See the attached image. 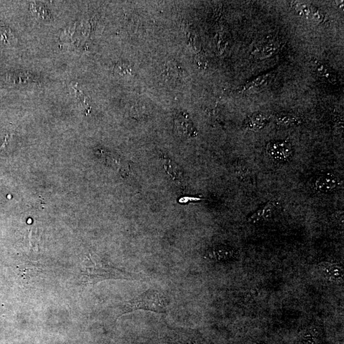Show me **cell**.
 <instances>
[{
    "label": "cell",
    "mask_w": 344,
    "mask_h": 344,
    "mask_svg": "<svg viewBox=\"0 0 344 344\" xmlns=\"http://www.w3.org/2000/svg\"><path fill=\"white\" fill-rule=\"evenodd\" d=\"M168 305V300L162 292L150 289L130 301L126 302L122 306L121 315L138 310H149L160 314L166 313Z\"/></svg>",
    "instance_id": "1"
},
{
    "label": "cell",
    "mask_w": 344,
    "mask_h": 344,
    "mask_svg": "<svg viewBox=\"0 0 344 344\" xmlns=\"http://www.w3.org/2000/svg\"><path fill=\"white\" fill-rule=\"evenodd\" d=\"M266 150L268 155L277 162H287L293 155L291 144L285 141L272 142L268 143Z\"/></svg>",
    "instance_id": "2"
},
{
    "label": "cell",
    "mask_w": 344,
    "mask_h": 344,
    "mask_svg": "<svg viewBox=\"0 0 344 344\" xmlns=\"http://www.w3.org/2000/svg\"><path fill=\"white\" fill-rule=\"evenodd\" d=\"M339 183V179L334 175L325 174L317 177L314 181V187L316 191L321 193H329L336 189Z\"/></svg>",
    "instance_id": "3"
},
{
    "label": "cell",
    "mask_w": 344,
    "mask_h": 344,
    "mask_svg": "<svg viewBox=\"0 0 344 344\" xmlns=\"http://www.w3.org/2000/svg\"><path fill=\"white\" fill-rule=\"evenodd\" d=\"M175 128L177 134L182 137H195L197 134V130L189 120L188 116L183 114L179 115L175 120Z\"/></svg>",
    "instance_id": "4"
},
{
    "label": "cell",
    "mask_w": 344,
    "mask_h": 344,
    "mask_svg": "<svg viewBox=\"0 0 344 344\" xmlns=\"http://www.w3.org/2000/svg\"><path fill=\"white\" fill-rule=\"evenodd\" d=\"M293 7L295 11L300 16L305 17L307 19H311L315 22H323L324 16L320 10L308 4L297 2L293 4Z\"/></svg>",
    "instance_id": "5"
},
{
    "label": "cell",
    "mask_w": 344,
    "mask_h": 344,
    "mask_svg": "<svg viewBox=\"0 0 344 344\" xmlns=\"http://www.w3.org/2000/svg\"><path fill=\"white\" fill-rule=\"evenodd\" d=\"M276 209V203L272 202H268L264 206L260 207L259 209L256 210L249 218H248V222L250 223H256L262 220H270L273 215L275 214Z\"/></svg>",
    "instance_id": "6"
},
{
    "label": "cell",
    "mask_w": 344,
    "mask_h": 344,
    "mask_svg": "<svg viewBox=\"0 0 344 344\" xmlns=\"http://www.w3.org/2000/svg\"><path fill=\"white\" fill-rule=\"evenodd\" d=\"M268 120L265 115L257 112L249 116L245 121V125L250 130L258 131L262 130L267 124Z\"/></svg>",
    "instance_id": "7"
},
{
    "label": "cell",
    "mask_w": 344,
    "mask_h": 344,
    "mask_svg": "<svg viewBox=\"0 0 344 344\" xmlns=\"http://www.w3.org/2000/svg\"><path fill=\"white\" fill-rule=\"evenodd\" d=\"M320 266L323 274L326 275L331 281L343 280V272L339 266L328 263H323Z\"/></svg>",
    "instance_id": "8"
},
{
    "label": "cell",
    "mask_w": 344,
    "mask_h": 344,
    "mask_svg": "<svg viewBox=\"0 0 344 344\" xmlns=\"http://www.w3.org/2000/svg\"><path fill=\"white\" fill-rule=\"evenodd\" d=\"M279 46L274 41H269L264 44L260 46L254 50L252 55L256 58H266L270 57L276 53Z\"/></svg>",
    "instance_id": "9"
},
{
    "label": "cell",
    "mask_w": 344,
    "mask_h": 344,
    "mask_svg": "<svg viewBox=\"0 0 344 344\" xmlns=\"http://www.w3.org/2000/svg\"><path fill=\"white\" fill-rule=\"evenodd\" d=\"M315 69L316 72L318 73L319 76L322 77H324L327 80L329 81L331 83L335 84L337 82L336 75L326 65L322 62L316 61L314 62Z\"/></svg>",
    "instance_id": "10"
},
{
    "label": "cell",
    "mask_w": 344,
    "mask_h": 344,
    "mask_svg": "<svg viewBox=\"0 0 344 344\" xmlns=\"http://www.w3.org/2000/svg\"><path fill=\"white\" fill-rule=\"evenodd\" d=\"M275 120L277 124L283 126H295L300 123L299 119L290 114H279L275 116Z\"/></svg>",
    "instance_id": "11"
},
{
    "label": "cell",
    "mask_w": 344,
    "mask_h": 344,
    "mask_svg": "<svg viewBox=\"0 0 344 344\" xmlns=\"http://www.w3.org/2000/svg\"><path fill=\"white\" fill-rule=\"evenodd\" d=\"M270 77V74L267 75H264V76H260L256 78L255 80L251 81L249 84L243 87V91L249 90V89H252L254 88H258V87H261L263 85L266 84L268 81L269 80V77Z\"/></svg>",
    "instance_id": "12"
},
{
    "label": "cell",
    "mask_w": 344,
    "mask_h": 344,
    "mask_svg": "<svg viewBox=\"0 0 344 344\" xmlns=\"http://www.w3.org/2000/svg\"><path fill=\"white\" fill-rule=\"evenodd\" d=\"M231 252L228 249L226 248H219L216 250H213L208 253V256H211L212 258H214L215 259L222 260L227 259L230 257Z\"/></svg>",
    "instance_id": "13"
},
{
    "label": "cell",
    "mask_w": 344,
    "mask_h": 344,
    "mask_svg": "<svg viewBox=\"0 0 344 344\" xmlns=\"http://www.w3.org/2000/svg\"><path fill=\"white\" fill-rule=\"evenodd\" d=\"M114 70L116 72L119 73L121 75H126L130 74L131 72L130 68L128 67L126 64L124 63H118L114 67Z\"/></svg>",
    "instance_id": "14"
},
{
    "label": "cell",
    "mask_w": 344,
    "mask_h": 344,
    "mask_svg": "<svg viewBox=\"0 0 344 344\" xmlns=\"http://www.w3.org/2000/svg\"><path fill=\"white\" fill-rule=\"evenodd\" d=\"M303 343L304 344H316V338L307 330L303 335Z\"/></svg>",
    "instance_id": "15"
},
{
    "label": "cell",
    "mask_w": 344,
    "mask_h": 344,
    "mask_svg": "<svg viewBox=\"0 0 344 344\" xmlns=\"http://www.w3.org/2000/svg\"><path fill=\"white\" fill-rule=\"evenodd\" d=\"M308 331H309L312 336L315 338L318 337L319 335L320 334V329L317 326H311L308 329Z\"/></svg>",
    "instance_id": "16"
},
{
    "label": "cell",
    "mask_w": 344,
    "mask_h": 344,
    "mask_svg": "<svg viewBox=\"0 0 344 344\" xmlns=\"http://www.w3.org/2000/svg\"><path fill=\"white\" fill-rule=\"evenodd\" d=\"M191 200L194 201V200H195V201H199V200H200V199H197V198H183V199H181L180 200V202L181 203H185V202H187V200Z\"/></svg>",
    "instance_id": "17"
},
{
    "label": "cell",
    "mask_w": 344,
    "mask_h": 344,
    "mask_svg": "<svg viewBox=\"0 0 344 344\" xmlns=\"http://www.w3.org/2000/svg\"><path fill=\"white\" fill-rule=\"evenodd\" d=\"M247 344H258L256 343H254V342H250V343H247Z\"/></svg>",
    "instance_id": "18"
}]
</instances>
